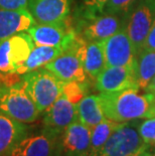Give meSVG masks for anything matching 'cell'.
<instances>
[{"instance_id":"6da1fadb","label":"cell","mask_w":155,"mask_h":156,"mask_svg":"<svg viewBox=\"0 0 155 156\" xmlns=\"http://www.w3.org/2000/svg\"><path fill=\"white\" fill-rule=\"evenodd\" d=\"M98 96L105 117L118 123L148 118L155 102L153 93L140 94L136 89L102 92Z\"/></svg>"},{"instance_id":"7a4b0ae2","label":"cell","mask_w":155,"mask_h":156,"mask_svg":"<svg viewBox=\"0 0 155 156\" xmlns=\"http://www.w3.org/2000/svg\"><path fill=\"white\" fill-rule=\"evenodd\" d=\"M87 42L83 36L77 34L67 48L44 68L65 83H88L89 78L84 67Z\"/></svg>"},{"instance_id":"3957f363","label":"cell","mask_w":155,"mask_h":156,"mask_svg":"<svg viewBox=\"0 0 155 156\" xmlns=\"http://www.w3.org/2000/svg\"><path fill=\"white\" fill-rule=\"evenodd\" d=\"M0 112L24 124L36 121L41 115L22 81L0 83Z\"/></svg>"},{"instance_id":"277c9868","label":"cell","mask_w":155,"mask_h":156,"mask_svg":"<svg viewBox=\"0 0 155 156\" xmlns=\"http://www.w3.org/2000/svg\"><path fill=\"white\" fill-rule=\"evenodd\" d=\"M21 81L41 114L47 111L62 95L65 86V82L45 68L23 75Z\"/></svg>"},{"instance_id":"5b68a950","label":"cell","mask_w":155,"mask_h":156,"mask_svg":"<svg viewBox=\"0 0 155 156\" xmlns=\"http://www.w3.org/2000/svg\"><path fill=\"white\" fill-rule=\"evenodd\" d=\"M34 44L27 31L20 32L0 41V80L3 84L17 79V71L22 67L33 48Z\"/></svg>"},{"instance_id":"8992f818","label":"cell","mask_w":155,"mask_h":156,"mask_svg":"<svg viewBox=\"0 0 155 156\" xmlns=\"http://www.w3.org/2000/svg\"><path fill=\"white\" fill-rule=\"evenodd\" d=\"M139 121L120 123L110 135L99 156H138L149 147L139 133Z\"/></svg>"},{"instance_id":"52a82bcc","label":"cell","mask_w":155,"mask_h":156,"mask_svg":"<svg viewBox=\"0 0 155 156\" xmlns=\"http://www.w3.org/2000/svg\"><path fill=\"white\" fill-rule=\"evenodd\" d=\"M154 20L155 0H140L131 10L125 27L137 55L142 51Z\"/></svg>"},{"instance_id":"ba28073f","label":"cell","mask_w":155,"mask_h":156,"mask_svg":"<svg viewBox=\"0 0 155 156\" xmlns=\"http://www.w3.org/2000/svg\"><path fill=\"white\" fill-rule=\"evenodd\" d=\"M44 131L58 137L71 124L78 120V104L62 93L44 113Z\"/></svg>"},{"instance_id":"9c48e42d","label":"cell","mask_w":155,"mask_h":156,"mask_svg":"<svg viewBox=\"0 0 155 156\" xmlns=\"http://www.w3.org/2000/svg\"><path fill=\"white\" fill-rule=\"evenodd\" d=\"M102 44L106 67L132 66L136 64L137 52L125 25L115 34L102 41Z\"/></svg>"},{"instance_id":"30bf717a","label":"cell","mask_w":155,"mask_h":156,"mask_svg":"<svg viewBox=\"0 0 155 156\" xmlns=\"http://www.w3.org/2000/svg\"><path fill=\"white\" fill-rule=\"evenodd\" d=\"M27 32L34 45L44 46H65L78 34L70 19L62 23H35Z\"/></svg>"},{"instance_id":"8fae6325","label":"cell","mask_w":155,"mask_h":156,"mask_svg":"<svg viewBox=\"0 0 155 156\" xmlns=\"http://www.w3.org/2000/svg\"><path fill=\"white\" fill-rule=\"evenodd\" d=\"M95 87L101 93L127 89L139 90L136 79V64L106 67L95 80Z\"/></svg>"},{"instance_id":"7c38bea8","label":"cell","mask_w":155,"mask_h":156,"mask_svg":"<svg viewBox=\"0 0 155 156\" xmlns=\"http://www.w3.org/2000/svg\"><path fill=\"white\" fill-rule=\"evenodd\" d=\"M92 129L79 120L71 124L58 137V156H89Z\"/></svg>"},{"instance_id":"4fadbf2b","label":"cell","mask_w":155,"mask_h":156,"mask_svg":"<svg viewBox=\"0 0 155 156\" xmlns=\"http://www.w3.org/2000/svg\"><path fill=\"white\" fill-rule=\"evenodd\" d=\"M72 0H28L36 23H62L70 19Z\"/></svg>"},{"instance_id":"5bb4252c","label":"cell","mask_w":155,"mask_h":156,"mask_svg":"<svg viewBox=\"0 0 155 156\" xmlns=\"http://www.w3.org/2000/svg\"><path fill=\"white\" fill-rule=\"evenodd\" d=\"M58 137L44 130L41 133L27 135L13 149L10 156H58Z\"/></svg>"},{"instance_id":"9a60e30c","label":"cell","mask_w":155,"mask_h":156,"mask_svg":"<svg viewBox=\"0 0 155 156\" xmlns=\"http://www.w3.org/2000/svg\"><path fill=\"white\" fill-rule=\"evenodd\" d=\"M118 15L101 13L95 17L88 18L82 30V36L87 41H104L123 27Z\"/></svg>"},{"instance_id":"2e32d148","label":"cell","mask_w":155,"mask_h":156,"mask_svg":"<svg viewBox=\"0 0 155 156\" xmlns=\"http://www.w3.org/2000/svg\"><path fill=\"white\" fill-rule=\"evenodd\" d=\"M29 128L0 112V156H10L16 146L28 135Z\"/></svg>"},{"instance_id":"e0dca14e","label":"cell","mask_w":155,"mask_h":156,"mask_svg":"<svg viewBox=\"0 0 155 156\" xmlns=\"http://www.w3.org/2000/svg\"><path fill=\"white\" fill-rule=\"evenodd\" d=\"M35 23V19L28 9H0V41L20 32L27 31Z\"/></svg>"},{"instance_id":"ac0fdd59","label":"cell","mask_w":155,"mask_h":156,"mask_svg":"<svg viewBox=\"0 0 155 156\" xmlns=\"http://www.w3.org/2000/svg\"><path fill=\"white\" fill-rule=\"evenodd\" d=\"M69 45V44H68ZM65 46H44L34 45L28 55L27 59L17 71V76H23L29 72L35 71L37 69L44 68L48 64L57 58V56L67 48Z\"/></svg>"},{"instance_id":"d6986e66","label":"cell","mask_w":155,"mask_h":156,"mask_svg":"<svg viewBox=\"0 0 155 156\" xmlns=\"http://www.w3.org/2000/svg\"><path fill=\"white\" fill-rule=\"evenodd\" d=\"M105 118L98 95H86L78 103V120L90 129Z\"/></svg>"},{"instance_id":"ffe728a7","label":"cell","mask_w":155,"mask_h":156,"mask_svg":"<svg viewBox=\"0 0 155 156\" xmlns=\"http://www.w3.org/2000/svg\"><path fill=\"white\" fill-rule=\"evenodd\" d=\"M84 67L88 78L96 80L106 68L104 48L102 41H88L86 48Z\"/></svg>"},{"instance_id":"44dd1931","label":"cell","mask_w":155,"mask_h":156,"mask_svg":"<svg viewBox=\"0 0 155 156\" xmlns=\"http://www.w3.org/2000/svg\"><path fill=\"white\" fill-rule=\"evenodd\" d=\"M155 77V51H144L137 55L136 79L139 90H145Z\"/></svg>"},{"instance_id":"7402d4cb","label":"cell","mask_w":155,"mask_h":156,"mask_svg":"<svg viewBox=\"0 0 155 156\" xmlns=\"http://www.w3.org/2000/svg\"><path fill=\"white\" fill-rule=\"evenodd\" d=\"M120 123L112 121L110 119L105 118L103 121L92 128L91 133V146L89 156H99L105 144L113 133V131L118 127Z\"/></svg>"},{"instance_id":"603a6c76","label":"cell","mask_w":155,"mask_h":156,"mask_svg":"<svg viewBox=\"0 0 155 156\" xmlns=\"http://www.w3.org/2000/svg\"><path fill=\"white\" fill-rule=\"evenodd\" d=\"M140 0H108L103 13L121 15L131 11Z\"/></svg>"},{"instance_id":"cb8c5ba5","label":"cell","mask_w":155,"mask_h":156,"mask_svg":"<svg viewBox=\"0 0 155 156\" xmlns=\"http://www.w3.org/2000/svg\"><path fill=\"white\" fill-rule=\"evenodd\" d=\"M88 91V83H79V82H69L65 83L62 94L65 95L72 102L78 104L85 97Z\"/></svg>"},{"instance_id":"d4e9b609","label":"cell","mask_w":155,"mask_h":156,"mask_svg":"<svg viewBox=\"0 0 155 156\" xmlns=\"http://www.w3.org/2000/svg\"><path fill=\"white\" fill-rule=\"evenodd\" d=\"M138 129L143 141L155 149V118H145L144 121L139 122Z\"/></svg>"},{"instance_id":"484cf974","label":"cell","mask_w":155,"mask_h":156,"mask_svg":"<svg viewBox=\"0 0 155 156\" xmlns=\"http://www.w3.org/2000/svg\"><path fill=\"white\" fill-rule=\"evenodd\" d=\"M107 1L108 0H83L84 17L88 19L103 13Z\"/></svg>"},{"instance_id":"4316f807","label":"cell","mask_w":155,"mask_h":156,"mask_svg":"<svg viewBox=\"0 0 155 156\" xmlns=\"http://www.w3.org/2000/svg\"><path fill=\"white\" fill-rule=\"evenodd\" d=\"M0 9H6V10L28 9V0H0Z\"/></svg>"},{"instance_id":"83f0119b","label":"cell","mask_w":155,"mask_h":156,"mask_svg":"<svg viewBox=\"0 0 155 156\" xmlns=\"http://www.w3.org/2000/svg\"><path fill=\"white\" fill-rule=\"evenodd\" d=\"M144 49H148V51H155V20L153 22L152 26H151L149 34H148L145 44L143 45L142 51Z\"/></svg>"},{"instance_id":"f1b7e54d","label":"cell","mask_w":155,"mask_h":156,"mask_svg":"<svg viewBox=\"0 0 155 156\" xmlns=\"http://www.w3.org/2000/svg\"><path fill=\"white\" fill-rule=\"evenodd\" d=\"M138 156H155V149L147 147L145 150H143Z\"/></svg>"},{"instance_id":"f546056e","label":"cell","mask_w":155,"mask_h":156,"mask_svg":"<svg viewBox=\"0 0 155 156\" xmlns=\"http://www.w3.org/2000/svg\"><path fill=\"white\" fill-rule=\"evenodd\" d=\"M146 91L155 94V77L152 79V81L150 82V84L148 85V87H147V89H146Z\"/></svg>"},{"instance_id":"4dcf8cb0","label":"cell","mask_w":155,"mask_h":156,"mask_svg":"<svg viewBox=\"0 0 155 156\" xmlns=\"http://www.w3.org/2000/svg\"><path fill=\"white\" fill-rule=\"evenodd\" d=\"M148 118H155V102L150 109V112H149V114H148Z\"/></svg>"},{"instance_id":"1f68e13d","label":"cell","mask_w":155,"mask_h":156,"mask_svg":"<svg viewBox=\"0 0 155 156\" xmlns=\"http://www.w3.org/2000/svg\"><path fill=\"white\" fill-rule=\"evenodd\" d=\"M154 96H155V94H154Z\"/></svg>"}]
</instances>
